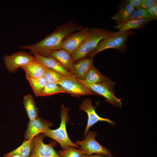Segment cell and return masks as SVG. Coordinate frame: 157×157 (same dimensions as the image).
Here are the masks:
<instances>
[{
  "label": "cell",
  "mask_w": 157,
  "mask_h": 157,
  "mask_svg": "<svg viewBox=\"0 0 157 157\" xmlns=\"http://www.w3.org/2000/svg\"><path fill=\"white\" fill-rule=\"evenodd\" d=\"M83 28L81 26L69 22L57 27L51 33L42 40L30 45L22 46L23 49H28L32 53H35L45 57H49L51 51L62 49L63 40L74 32L78 31Z\"/></svg>",
  "instance_id": "obj_1"
},
{
  "label": "cell",
  "mask_w": 157,
  "mask_h": 157,
  "mask_svg": "<svg viewBox=\"0 0 157 157\" xmlns=\"http://www.w3.org/2000/svg\"><path fill=\"white\" fill-rule=\"evenodd\" d=\"M114 32L105 28L90 29L85 40L71 55L73 63L83 59L93 50L101 40L109 37Z\"/></svg>",
  "instance_id": "obj_2"
},
{
  "label": "cell",
  "mask_w": 157,
  "mask_h": 157,
  "mask_svg": "<svg viewBox=\"0 0 157 157\" xmlns=\"http://www.w3.org/2000/svg\"><path fill=\"white\" fill-rule=\"evenodd\" d=\"M133 30L114 32L109 37L101 40L97 47L89 53L90 58H93L98 53L106 49L113 48L119 51H126V42L128 38L134 35Z\"/></svg>",
  "instance_id": "obj_3"
},
{
  "label": "cell",
  "mask_w": 157,
  "mask_h": 157,
  "mask_svg": "<svg viewBox=\"0 0 157 157\" xmlns=\"http://www.w3.org/2000/svg\"><path fill=\"white\" fill-rule=\"evenodd\" d=\"M61 122L60 126L57 129L52 130L49 128L46 129L41 133L55 140L60 145L63 149L69 146H72L80 149V147L73 143L69 138L66 129V123L69 119L68 111L69 108L64 105L61 106Z\"/></svg>",
  "instance_id": "obj_4"
},
{
  "label": "cell",
  "mask_w": 157,
  "mask_h": 157,
  "mask_svg": "<svg viewBox=\"0 0 157 157\" xmlns=\"http://www.w3.org/2000/svg\"><path fill=\"white\" fill-rule=\"evenodd\" d=\"M77 80L80 83L93 92L104 97L107 102L119 108L122 107L121 99L117 98L114 94L115 83L110 78L107 77L104 81L97 84H90L84 80Z\"/></svg>",
  "instance_id": "obj_5"
},
{
  "label": "cell",
  "mask_w": 157,
  "mask_h": 157,
  "mask_svg": "<svg viewBox=\"0 0 157 157\" xmlns=\"http://www.w3.org/2000/svg\"><path fill=\"white\" fill-rule=\"evenodd\" d=\"M97 135L96 132L88 131L83 140H78L75 144L80 147L84 154L90 155L96 154L106 156H113L109 149L102 146L96 141L95 138Z\"/></svg>",
  "instance_id": "obj_6"
},
{
  "label": "cell",
  "mask_w": 157,
  "mask_h": 157,
  "mask_svg": "<svg viewBox=\"0 0 157 157\" xmlns=\"http://www.w3.org/2000/svg\"><path fill=\"white\" fill-rule=\"evenodd\" d=\"M3 60L8 71L13 73L19 68L36 60L34 56L21 51L11 55H5Z\"/></svg>",
  "instance_id": "obj_7"
},
{
  "label": "cell",
  "mask_w": 157,
  "mask_h": 157,
  "mask_svg": "<svg viewBox=\"0 0 157 157\" xmlns=\"http://www.w3.org/2000/svg\"><path fill=\"white\" fill-rule=\"evenodd\" d=\"M46 136L41 133L35 135L34 149L30 157H60L54 149L57 145L56 142L52 141L48 144L43 142Z\"/></svg>",
  "instance_id": "obj_8"
},
{
  "label": "cell",
  "mask_w": 157,
  "mask_h": 157,
  "mask_svg": "<svg viewBox=\"0 0 157 157\" xmlns=\"http://www.w3.org/2000/svg\"><path fill=\"white\" fill-rule=\"evenodd\" d=\"M67 93L75 97L86 95H96L97 94L83 85L77 79H73L64 76L58 83Z\"/></svg>",
  "instance_id": "obj_9"
},
{
  "label": "cell",
  "mask_w": 157,
  "mask_h": 157,
  "mask_svg": "<svg viewBox=\"0 0 157 157\" xmlns=\"http://www.w3.org/2000/svg\"><path fill=\"white\" fill-rule=\"evenodd\" d=\"M90 29L83 27L77 32L72 33L66 37L62 44V49L71 55L80 46L88 34Z\"/></svg>",
  "instance_id": "obj_10"
},
{
  "label": "cell",
  "mask_w": 157,
  "mask_h": 157,
  "mask_svg": "<svg viewBox=\"0 0 157 157\" xmlns=\"http://www.w3.org/2000/svg\"><path fill=\"white\" fill-rule=\"evenodd\" d=\"M81 110L85 111L87 114L88 120L87 126L85 129L84 135L85 136L90 128L99 121L108 122L111 125H114L115 123L109 119L102 118L96 113V107L92 104L91 99H86L82 102L79 106Z\"/></svg>",
  "instance_id": "obj_11"
},
{
  "label": "cell",
  "mask_w": 157,
  "mask_h": 157,
  "mask_svg": "<svg viewBox=\"0 0 157 157\" xmlns=\"http://www.w3.org/2000/svg\"><path fill=\"white\" fill-rule=\"evenodd\" d=\"M51 123L38 116L29 120L27 124L26 129L24 134V140H26L38 134L42 133L48 128L52 126Z\"/></svg>",
  "instance_id": "obj_12"
},
{
  "label": "cell",
  "mask_w": 157,
  "mask_h": 157,
  "mask_svg": "<svg viewBox=\"0 0 157 157\" xmlns=\"http://www.w3.org/2000/svg\"><path fill=\"white\" fill-rule=\"evenodd\" d=\"M35 60L46 67L51 69L63 76L77 79L75 76L66 69L60 63L53 58L45 57L33 53Z\"/></svg>",
  "instance_id": "obj_13"
},
{
  "label": "cell",
  "mask_w": 157,
  "mask_h": 157,
  "mask_svg": "<svg viewBox=\"0 0 157 157\" xmlns=\"http://www.w3.org/2000/svg\"><path fill=\"white\" fill-rule=\"evenodd\" d=\"M49 55L56 60L66 69L74 75V63L69 53L61 49L50 52Z\"/></svg>",
  "instance_id": "obj_14"
},
{
  "label": "cell",
  "mask_w": 157,
  "mask_h": 157,
  "mask_svg": "<svg viewBox=\"0 0 157 157\" xmlns=\"http://www.w3.org/2000/svg\"><path fill=\"white\" fill-rule=\"evenodd\" d=\"M26 79L37 78L44 76L45 66L36 60L22 67Z\"/></svg>",
  "instance_id": "obj_15"
},
{
  "label": "cell",
  "mask_w": 157,
  "mask_h": 157,
  "mask_svg": "<svg viewBox=\"0 0 157 157\" xmlns=\"http://www.w3.org/2000/svg\"><path fill=\"white\" fill-rule=\"evenodd\" d=\"M134 10L130 4L124 1L119 5L117 13L111 17L117 25L126 22Z\"/></svg>",
  "instance_id": "obj_16"
},
{
  "label": "cell",
  "mask_w": 157,
  "mask_h": 157,
  "mask_svg": "<svg viewBox=\"0 0 157 157\" xmlns=\"http://www.w3.org/2000/svg\"><path fill=\"white\" fill-rule=\"evenodd\" d=\"M152 20L151 18L134 19L117 25L114 26V28L118 29L120 31H128L132 29H141Z\"/></svg>",
  "instance_id": "obj_17"
},
{
  "label": "cell",
  "mask_w": 157,
  "mask_h": 157,
  "mask_svg": "<svg viewBox=\"0 0 157 157\" xmlns=\"http://www.w3.org/2000/svg\"><path fill=\"white\" fill-rule=\"evenodd\" d=\"M93 65V58H85L74 64V75L77 79L84 80L87 73Z\"/></svg>",
  "instance_id": "obj_18"
},
{
  "label": "cell",
  "mask_w": 157,
  "mask_h": 157,
  "mask_svg": "<svg viewBox=\"0 0 157 157\" xmlns=\"http://www.w3.org/2000/svg\"><path fill=\"white\" fill-rule=\"evenodd\" d=\"M35 136L25 140L19 147L16 149L5 154L4 155V157L13 154H18L25 157H30L34 149Z\"/></svg>",
  "instance_id": "obj_19"
},
{
  "label": "cell",
  "mask_w": 157,
  "mask_h": 157,
  "mask_svg": "<svg viewBox=\"0 0 157 157\" xmlns=\"http://www.w3.org/2000/svg\"><path fill=\"white\" fill-rule=\"evenodd\" d=\"M23 104L29 120L38 117V109L36 106L34 99L30 94L23 99Z\"/></svg>",
  "instance_id": "obj_20"
},
{
  "label": "cell",
  "mask_w": 157,
  "mask_h": 157,
  "mask_svg": "<svg viewBox=\"0 0 157 157\" xmlns=\"http://www.w3.org/2000/svg\"><path fill=\"white\" fill-rule=\"evenodd\" d=\"M106 78L101 74L93 65L84 80L90 84H97L103 81Z\"/></svg>",
  "instance_id": "obj_21"
},
{
  "label": "cell",
  "mask_w": 157,
  "mask_h": 157,
  "mask_svg": "<svg viewBox=\"0 0 157 157\" xmlns=\"http://www.w3.org/2000/svg\"><path fill=\"white\" fill-rule=\"evenodd\" d=\"M58 93H67L58 84L47 82L39 96H50Z\"/></svg>",
  "instance_id": "obj_22"
},
{
  "label": "cell",
  "mask_w": 157,
  "mask_h": 157,
  "mask_svg": "<svg viewBox=\"0 0 157 157\" xmlns=\"http://www.w3.org/2000/svg\"><path fill=\"white\" fill-rule=\"evenodd\" d=\"M33 90L37 97L39 95L47 82L44 77L27 79Z\"/></svg>",
  "instance_id": "obj_23"
},
{
  "label": "cell",
  "mask_w": 157,
  "mask_h": 157,
  "mask_svg": "<svg viewBox=\"0 0 157 157\" xmlns=\"http://www.w3.org/2000/svg\"><path fill=\"white\" fill-rule=\"evenodd\" d=\"M60 157H83L84 154L82 151L75 147L69 146L66 149L57 151Z\"/></svg>",
  "instance_id": "obj_24"
},
{
  "label": "cell",
  "mask_w": 157,
  "mask_h": 157,
  "mask_svg": "<svg viewBox=\"0 0 157 157\" xmlns=\"http://www.w3.org/2000/svg\"><path fill=\"white\" fill-rule=\"evenodd\" d=\"M63 76L54 70L45 66L44 77L47 82L58 84L61 81Z\"/></svg>",
  "instance_id": "obj_25"
},
{
  "label": "cell",
  "mask_w": 157,
  "mask_h": 157,
  "mask_svg": "<svg viewBox=\"0 0 157 157\" xmlns=\"http://www.w3.org/2000/svg\"><path fill=\"white\" fill-rule=\"evenodd\" d=\"M148 18H151L146 10L141 8H136L134 9L127 21L134 19Z\"/></svg>",
  "instance_id": "obj_26"
},
{
  "label": "cell",
  "mask_w": 157,
  "mask_h": 157,
  "mask_svg": "<svg viewBox=\"0 0 157 157\" xmlns=\"http://www.w3.org/2000/svg\"><path fill=\"white\" fill-rule=\"evenodd\" d=\"M152 20L157 19V5H155L146 10Z\"/></svg>",
  "instance_id": "obj_27"
},
{
  "label": "cell",
  "mask_w": 157,
  "mask_h": 157,
  "mask_svg": "<svg viewBox=\"0 0 157 157\" xmlns=\"http://www.w3.org/2000/svg\"><path fill=\"white\" fill-rule=\"evenodd\" d=\"M155 5L154 0H142L140 8L146 10Z\"/></svg>",
  "instance_id": "obj_28"
},
{
  "label": "cell",
  "mask_w": 157,
  "mask_h": 157,
  "mask_svg": "<svg viewBox=\"0 0 157 157\" xmlns=\"http://www.w3.org/2000/svg\"><path fill=\"white\" fill-rule=\"evenodd\" d=\"M126 2L131 5L134 9L140 8L142 0H126Z\"/></svg>",
  "instance_id": "obj_29"
},
{
  "label": "cell",
  "mask_w": 157,
  "mask_h": 157,
  "mask_svg": "<svg viewBox=\"0 0 157 157\" xmlns=\"http://www.w3.org/2000/svg\"><path fill=\"white\" fill-rule=\"evenodd\" d=\"M83 157H115L114 156H106L101 154H96L94 155H88L84 154Z\"/></svg>",
  "instance_id": "obj_30"
},
{
  "label": "cell",
  "mask_w": 157,
  "mask_h": 157,
  "mask_svg": "<svg viewBox=\"0 0 157 157\" xmlns=\"http://www.w3.org/2000/svg\"><path fill=\"white\" fill-rule=\"evenodd\" d=\"M5 157H25L24 156L18 154H13Z\"/></svg>",
  "instance_id": "obj_31"
},
{
  "label": "cell",
  "mask_w": 157,
  "mask_h": 157,
  "mask_svg": "<svg viewBox=\"0 0 157 157\" xmlns=\"http://www.w3.org/2000/svg\"><path fill=\"white\" fill-rule=\"evenodd\" d=\"M154 1L155 4L156 5H157V0H154Z\"/></svg>",
  "instance_id": "obj_32"
}]
</instances>
